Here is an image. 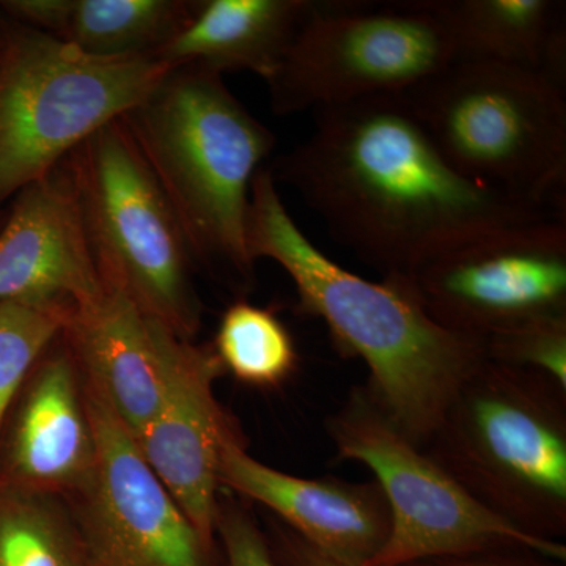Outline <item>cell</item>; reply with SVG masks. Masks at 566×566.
Masks as SVG:
<instances>
[{
    "label": "cell",
    "mask_w": 566,
    "mask_h": 566,
    "mask_svg": "<svg viewBox=\"0 0 566 566\" xmlns=\"http://www.w3.org/2000/svg\"><path fill=\"white\" fill-rule=\"evenodd\" d=\"M315 115L312 136L270 172L300 193L335 241L385 277H409L465 241L551 218L458 172L403 95Z\"/></svg>",
    "instance_id": "1"
},
{
    "label": "cell",
    "mask_w": 566,
    "mask_h": 566,
    "mask_svg": "<svg viewBox=\"0 0 566 566\" xmlns=\"http://www.w3.org/2000/svg\"><path fill=\"white\" fill-rule=\"evenodd\" d=\"M245 241L253 262L273 260L290 275L297 308L324 319L338 352L364 360L370 400L423 449L486 363L485 342L436 323L405 277L376 283L333 262L293 221L263 167L252 180Z\"/></svg>",
    "instance_id": "2"
},
{
    "label": "cell",
    "mask_w": 566,
    "mask_h": 566,
    "mask_svg": "<svg viewBox=\"0 0 566 566\" xmlns=\"http://www.w3.org/2000/svg\"><path fill=\"white\" fill-rule=\"evenodd\" d=\"M180 222L193 263L245 289L255 262L245 241L253 177L274 134L222 74L178 66L122 117Z\"/></svg>",
    "instance_id": "3"
},
{
    "label": "cell",
    "mask_w": 566,
    "mask_h": 566,
    "mask_svg": "<svg viewBox=\"0 0 566 566\" xmlns=\"http://www.w3.org/2000/svg\"><path fill=\"white\" fill-rule=\"evenodd\" d=\"M423 450L493 515L566 535V389L549 376L486 360Z\"/></svg>",
    "instance_id": "4"
},
{
    "label": "cell",
    "mask_w": 566,
    "mask_h": 566,
    "mask_svg": "<svg viewBox=\"0 0 566 566\" xmlns=\"http://www.w3.org/2000/svg\"><path fill=\"white\" fill-rule=\"evenodd\" d=\"M464 177L549 211L565 199V85L542 71L455 61L403 93Z\"/></svg>",
    "instance_id": "5"
},
{
    "label": "cell",
    "mask_w": 566,
    "mask_h": 566,
    "mask_svg": "<svg viewBox=\"0 0 566 566\" xmlns=\"http://www.w3.org/2000/svg\"><path fill=\"white\" fill-rule=\"evenodd\" d=\"M93 260L104 285L193 342L202 303L180 222L122 117L66 158Z\"/></svg>",
    "instance_id": "6"
},
{
    "label": "cell",
    "mask_w": 566,
    "mask_h": 566,
    "mask_svg": "<svg viewBox=\"0 0 566 566\" xmlns=\"http://www.w3.org/2000/svg\"><path fill=\"white\" fill-rule=\"evenodd\" d=\"M170 69L153 55L96 59L20 24L0 41V205L123 117Z\"/></svg>",
    "instance_id": "7"
},
{
    "label": "cell",
    "mask_w": 566,
    "mask_h": 566,
    "mask_svg": "<svg viewBox=\"0 0 566 566\" xmlns=\"http://www.w3.org/2000/svg\"><path fill=\"white\" fill-rule=\"evenodd\" d=\"M338 460L365 464L390 510V534L368 566H411L430 558L527 551L566 560L562 542L538 538L493 515L416 446L356 387L327 417Z\"/></svg>",
    "instance_id": "8"
},
{
    "label": "cell",
    "mask_w": 566,
    "mask_h": 566,
    "mask_svg": "<svg viewBox=\"0 0 566 566\" xmlns=\"http://www.w3.org/2000/svg\"><path fill=\"white\" fill-rule=\"evenodd\" d=\"M455 61L449 29L424 0L316 2L266 84L275 114L293 115L403 95Z\"/></svg>",
    "instance_id": "9"
},
{
    "label": "cell",
    "mask_w": 566,
    "mask_h": 566,
    "mask_svg": "<svg viewBox=\"0 0 566 566\" xmlns=\"http://www.w3.org/2000/svg\"><path fill=\"white\" fill-rule=\"evenodd\" d=\"M405 279L436 323L485 342L535 316L566 312V223L551 216L494 230Z\"/></svg>",
    "instance_id": "10"
},
{
    "label": "cell",
    "mask_w": 566,
    "mask_h": 566,
    "mask_svg": "<svg viewBox=\"0 0 566 566\" xmlns=\"http://www.w3.org/2000/svg\"><path fill=\"white\" fill-rule=\"evenodd\" d=\"M96 461L71 494L88 566H221L219 545L200 535L137 450L133 436L84 385Z\"/></svg>",
    "instance_id": "11"
},
{
    "label": "cell",
    "mask_w": 566,
    "mask_h": 566,
    "mask_svg": "<svg viewBox=\"0 0 566 566\" xmlns=\"http://www.w3.org/2000/svg\"><path fill=\"white\" fill-rule=\"evenodd\" d=\"M161 406L133 439L200 535L218 545L219 461L223 447L243 441L216 398L214 382L226 371L212 345L182 340L167 327L161 331Z\"/></svg>",
    "instance_id": "12"
},
{
    "label": "cell",
    "mask_w": 566,
    "mask_h": 566,
    "mask_svg": "<svg viewBox=\"0 0 566 566\" xmlns=\"http://www.w3.org/2000/svg\"><path fill=\"white\" fill-rule=\"evenodd\" d=\"M96 438L80 368L62 334L44 352L0 433V485L70 497L92 474Z\"/></svg>",
    "instance_id": "13"
},
{
    "label": "cell",
    "mask_w": 566,
    "mask_h": 566,
    "mask_svg": "<svg viewBox=\"0 0 566 566\" xmlns=\"http://www.w3.org/2000/svg\"><path fill=\"white\" fill-rule=\"evenodd\" d=\"M103 289L65 159L14 196L0 227V303L71 312Z\"/></svg>",
    "instance_id": "14"
},
{
    "label": "cell",
    "mask_w": 566,
    "mask_h": 566,
    "mask_svg": "<svg viewBox=\"0 0 566 566\" xmlns=\"http://www.w3.org/2000/svg\"><path fill=\"white\" fill-rule=\"evenodd\" d=\"M219 485L266 506L283 526L324 556L368 566L390 534V510L379 483L301 479L260 463L244 441L229 442L219 461Z\"/></svg>",
    "instance_id": "15"
},
{
    "label": "cell",
    "mask_w": 566,
    "mask_h": 566,
    "mask_svg": "<svg viewBox=\"0 0 566 566\" xmlns=\"http://www.w3.org/2000/svg\"><path fill=\"white\" fill-rule=\"evenodd\" d=\"M163 324L125 294L102 293L71 311L62 337L80 368L82 385L95 394L136 438L161 406Z\"/></svg>",
    "instance_id": "16"
},
{
    "label": "cell",
    "mask_w": 566,
    "mask_h": 566,
    "mask_svg": "<svg viewBox=\"0 0 566 566\" xmlns=\"http://www.w3.org/2000/svg\"><path fill=\"white\" fill-rule=\"evenodd\" d=\"M315 6L312 0H192L188 20L151 55L170 69L249 71L268 81Z\"/></svg>",
    "instance_id": "17"
},
{
    "label": "cell",
    "mask_w": 566,
    "mask_h": 566,
    "mask_svg": "<svg viewBox=\"0 0 566 566\" xmlns=\"http://www.w3.org/2000/svg\"><path fill=\"white\" fill-rule=\"evenodd\" d=\"M14 21L96 59L151 55L188 20L191 0H3Z\"/></svg>",
    "instance_id": "18"
},
{
    "label": "cell",
    "mask_w": 566,
    "mask_h": 566,
    "mask_svg": "<svg viewBox=\"0 0 566 566\" xmlns=\"http://www.w3.org/2000/svg\"><path fill=\"white\" fill-rule=\"evenodd\" d=\"M449 29L457 61L542 71L565 85V28L554 0H424Z\"/></svg>",
    "instance_id": "19"
},
{
    "label": "cell",
    "mask_w": 566,
    "mask_h": 566,
    "mask_svg": "<svg viewBox=\"0 0 566 566\" xmlns=\"http://www.w3.org/2000/svg\"><path fill=\"white\" fill-rule=\"evenodd\" d=\"M0 566H88L69 502L0 485Z\"/></svg>",
    "instance_id": "20"
},
{
    "label": "cell",
    "mask_w": 566,
    "mask_h": 566,
    "mask_svg": "<svg viewBox=\"0 0 566 566\" xmlns=\"http://www.w3.org/2000/svg\"><path fill=\"white\" fill-rule=\"evenodd\" d=\"M223 371L256 389H274L296 371L300 356L289 327L271 308L237 301L223 312L214 344Z\"/></svg>",
    "instance_id": "21"
},
{
    "label": "cell",
    "mask_w": 566,
    "mask_h": 566,
    "mask_svg": "<svg viewBox=\"0 0 566 566\" xmlns=\"http://www.w3.org/2000/svg\"><path fill=\"white\" fill-rule=\"evenodd\" d=\"M71 312L0 303V433L40 357L62 334Z\"/></svg>",
    "instance_id": "22"
},
{
    "label": "cell",
    "mask_w": 566,
    "mask_h": 566,
    "mask_svg": "<svg viewBox=\"0 0 566 566\" xmlns=\"http://www.w3.org/2000/svg\"><path fill=\"white\" fill-rule=\"evenodd\" d=\"M488 360L549 376L566 389V312L535 316L485 340Z\"/></svg>",
    "instance_id": "23"
},
{
    "label": "cell",
    "mask_w": 566,
    "mask_h": 566,
    "mask_svg": "<svg viewBox=\"0 0 566 566\" xmlns=\"http://www.w3.org/2000/svg\"><path fill=\"white\" fill-rule=\"evenodd\" d=\"M216 539L223 566H279L266 534L238 502L219 501Z\"/></svg>",
    "instance_id": "24"
},
{
    "label": "cell",
    "mask_w": 566,
    "mask_h": 566,
    "mask_svg": "<svg viewBox=\"0 0 566 566\" xmlns=\"http://www.w3.org/2000/svg\"><path fill=\"white\" fill-rule=\"evenodd\" d=\"M268 536V535H266ZM279 566H348L324 556L314 546L305 543L281 521L274 523L273 535L268 538Z\"/></svg>",
    "instance_id": "25"
},
{
    "label": "cell",
    "mask_w": 566,
    "mask_h": 566,
    "mask_svg": "<svg viewBox=\"0 0 566 566\" xmlns=\"http://www.w3.org/2000/svg\"><path fill=\"white\" fill-rule=\"evenodd\" d=\"M560 562L527 551H490L465 556L430 558L411 566H558Z\"/></svg>",
    "instance_id": "26"
},
{
    "label": "cell",
    "mask_w": 566,
    "mask_h": 566,
    "mask_svg": "<svg viewBox=\"0 0 566 566\" xmlns=\"http://www.w3.org/2000/svg\"><path fill=\"white\" fill-rule=\"evenodd\" d=\"M6 216L3 212H0V227H2L3 221H6Z\"/></svg>",
    "instance_id": "27"
}]
</instances>
